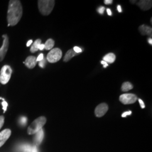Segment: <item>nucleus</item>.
Here are the masks:
<instances>
[{"instance_id": "15", "label": "nucleus", "mask_w": 152, "mask_h": 152, "mask_svg": "<svg viewBox=\"0 0 152 152\" xmlns=\"http://www.w3.org/2000/svg\"><path fill=\"white\" fill-rule=\"evenodd\" d=\"M115 60V55L113 53H109L103 57V61L106 63H113Z\"/></svg>"}, {"instance_id": "25", "label": "nucleus", "mask_w": 152, "mask_h": 152, "mask_svg": "<svg viewBox=\"0 0 152 152\" xmlns=\"http://www.w3.org/2000/svg\"><path fill=\"white\" fill-rule=\"evenodd\" d=\"M44 58V54H40L38 55L37 58H36V61H40L42 60Z\"/></svg>"}, {"instance_id": "3", "label": "nucleus", "mask_w": 152, "mask_h": 152, "mask_svg": "<svg viewBox=\"0 0 152 152\" xmlns=\"http://www.w3.org/2000/svg\"><path fill=\"white\" fill-rule=\"evenodd\" d=\"M46 118L41 116L34 120L28 128V134L29 135H33L41 130L44 125L46 123Z\"/></svg>"}, {"instance_id": "27", "label": "nucleus", "mask_w": 152, "mask_h": 152, "mask_svg": "<svg viewBox=\"0 0 152 152\" xmlns=\"http://www.w3.org/2000/svg\"><path fill=\"white\" fill-rule=\"evenodd\" d=\"M139 104H140V107H141V108L144 109L145 107V104L144 103L143 101H142L141 99H139Z\"/></svg>"}, {"instance_id": "1", "label": "nucleus", "mask_w": 152, "mask_h": 152, "mask_svg": "<svg viewBox=\"0 0 152 152\" xmlns=\"http://www.w3.org/2000/svg\"><path fill=\"white\" fill-rule=\"evenodd\" d=\"M23 15V7L20 1H9L7 11V22L9 26H15L20 21Z\"/></svg>"}, {"instance_id": "14", "label": "nucleus", "mask_w": 152, "mask_h": 152, "mask_svg": "<svg viewBox=\"0 0 152 152\" xmlns=\"http://www.w3.org/2000/svg\"><path fill=\"white\" fill-rule=\"evenodd\" d=\"M77 54H76V53L74 51L73 49H70L65 54L64 58V61L67 62V61H69L72 58H73Z\"/></svg>"}, {"instance_id": "6", "label": "nucleus", "mask_w": 152, "mask_h": 152, "mask_svg": "<svg viewBox=\"0 0 152 152\" xmlns=\"http://www.w3.org/2000/svg\"><path fill=\"white\" fill-rule=\"evenodd\" d=\"M137 99L136 95L133 94H124L120 96V102L125 105L135 103Z\"/></svg>"}, {"instance_id": "34", "label": "nucleus", "mask_w": 152, "mask_h": 152, "mask_svg": "<svg viewBox=\"0 0 152 152\" xmlns=\"http://www.w3.org/2000/svg\"><path fill=\"white\" fill-rule=\"evenodd\" d=\"M148 43L150 44L151 45H152V39L151 38H148Z\"/></svg>"}, {"instance_id": "4", "label": "nucleus", "mask_w": 152, "mask_h": 152, "mask_svg": "<svg viewBox=\"0 0 152 152\" xmlns=\"http://www.w3.org/2000/svg\"><path fill=\"white\" fill-rule=\"evenodd\" d=\"M12 74L11 67L8 65H4L0 72V82L2 85H6L9 81Z\"/></svg>"}, {"instance_id": "29", "label": "nucleus", "mask_w": 152, "mask_h": 152, "mask_svg": "<svg viewBox=\"0 0 152 152\" xmlns=\"http://www.w3.org/2000/svg\"><path fill=\"white\" fill-rule=\"evenodd\" d=\"M101 63L103 65L104 68H106V67H107L108 66V63H106L105 61H101Z\"/></svg>"}, {"instance_id": "18", "label": "nucleus", "mask_w": 152, "mask_h": 152, "mask_svg": "<svg viewBox=\"0 0 152 152\" xmlns=\"http://www.w3.org/2000/svg\"><path fill=\"white\" fill-rule=\"evenodd\" d=\"M54 41L53 39L50 38L49 39H48L46 41V42H45V44H44L45 49L47 50H50L53 49V48L54 46Z\"/></svg>"}, {"instance_id": "22", "label": "nucleus", "mask_w": 152, "mask_h": 152, "mask_svg": "<svg viewBox=\"0 0 152 152\" xmlns=\"http://www.w3.org/2000/svg\"><path fill=\"white\" fill-rule=\"evenodd\" d=\"M97 11L100 14H103L105 11V7L104 6H100L98 8Z\"/></svg>"}, {"instance_id": "16", "label": "nucleus", "mask_w": 152, "mask_h": 152, "mask_svg": "<svg viewBox=\"0 0 152 152\" xmlns=\"http://www.w3.org/2000/svg\"><path fill=\"white\" fill-rule=\"evenodd\" d=\"M41 44V40L40 39H37V40L35 41V42L33 44L32 47L31 48L30 51L31 53H34L38 50V48L39 46Z\"/></svg>"}, {"instance_id": "7", "label": "nucleus", "mask_w": 152, "mask_h": 152, "mask_svg": "<svg viewBox=\"0 0 152 152\" xmlns=\"http://www.w3.org/2000/svg\"><path fill=\"white\" fill-rule=\"evenodd\" d=\"M2 37L4 38L3 44L2 47L0 48V61L4 60V59L5 57L6 53L8 50L9 48V38L6 34H4L2 36Z\"/></svg>"}, {"instance_id": "24", "label": "nucleus", "mask_w": 152, "mask_h": 152, "mask_svg": "<svg viewBox=\"0 0 152 152\" xmlns=\"http://www.w3.org/2000/svg\"><path fill=\"white\" fill-rule=\"evenodd\" d=\"M73 50L76 53V54H78V53H81L82 52V49L79 48V47H77V46H75L73 48Z\"/></svg>"}, {"instance_id": "12", "label": "nucleus", "mask_w": 152, "mask_h": 152, "mask_svg": "<svg viewBox=\"0 0 152 152\" xmlns=\"http://www.w3.org/2000/svg\"><path fill=\"white\" fill-rule=\"evenodd\" d=\"M24 63L26 64V66L29 69H33L35 67L37 64L36 58L33 56H29L27 57Z\"/></svg>"}, {"instance_id": "11", "label": "nucleus", "mask_w": 152, "mask_h": 152, "mask_svg": "<svg viewBox=\"0 0 152 152\" xmlns=\"http://www.w3.org/2000/svg\"><path fill=\"white\" fill-rule=\"evenodd\" d=\"M44 137V132L43 129H42L41 130L38 131L37 133L35 134V135L34 136L33 139V142L34 144V145L36 147L39 145L42 141L43 140Z\"/></svg>"}, {"instance_id": "33", "label": "nucleus", "mask_w": 152, "mask_h": 152, "mask_svg": "<svg viewBox=\"0 0 152 152\" xmlns=\"http://www.w3.org/2000/svg\"><path fill=\"white\" fill-rule=\"evenodd\" d=\"M117 10L119 12H122V9H121V6L120 5H118L117 6Z\"/></svg>"}, {"instance_id": "5", "label": "nucleus", "mask_w": 152, "mask_h": 152, "mask_svg": "<svg viewBox=\"0 0 152 152\" xmlns=\"http://www.w3.org/2000/svg\"><path fill=\"white\" fill-rule=\"evenodd\" d=\"M62 56V51L59 48L52 49L47 56V60L51 63H54L60 60Z\"/></svg>"}, {"instance_id": "2", "label": "nucleus", "mask_w": 152, "mask_h": 152, "mask_svg": "<svg viewBox=\"0 0 152 152\" xmlns=\"http://www.w3.org/2000/svg\"><path fill=\"white\" fill-rule=\"evenodd\" d=\"M55 2L54 0H39L38 6L39 12L45 16L49 15L54 9Z\"/></svg>"}, {"instance_id": "21", "label": "nucleus", "mask_w": 152, "mask_h": 152, "mask_svg": "<svg viewBox=\"0 0 152 152\" xmlns=\"http://www.w3.org/2000/svg\"><path fill=\"white\" fill-rule=\"evenodd\" d=\"M46 59L44 58L42 60L40 61H39V66L41 67V68H44V67L45 66V64H46Z\"/></svg>"}, {"instance_id": "17", "label": "nucleus", "mask_w": 152, "mask_h": 152, "mask_svg": "<svg viewBox=\"0 0 152 152\" xmlns=\"http://www.w3.org/2000/svg\"><path fill=\"white\" fill-rule=\"evenodd\" d=\"M132 88H133V85H132V83H131L130 82H124L121 86L122 91L124 92L129 91L131 90H132Z\"/></svg>"}, {"instance_id": "8", "label": "nucleus", "mask_w": 152, "mask_h": 152, "mask_svg": "<svg viewBox=\"0 0 152 152\" xmlns=\"http://www.w3.org/2000/svg\"><path fill=\"white\" fill-rule=\"evenodd\" d=\"M108 110V105L105 103H102L96 107L95 109V114L98 117H102Z\"/></svg>"}, {"instance_id": "32", "label": "nucleus", "mask_w": 152, "mask_h": 152, "mask_svg": "<svg viewBox=\"0 0 152 152\" xmlns=\"http://www.w3.org/2000/svg\"><path fill=\"white\" fill-rule=\"evenodd\" d=\"M33 41L32 39H31V40H29V41H28L27 42V46L28 47V46H29L31 44H32Z\"/></svg>"}, {"instance_id": "19", "label": "nucleus", "mask_w": 152, "mask_h": 152, "mask_svg": "<svg viewBox=\"0 0 152 152\" xmlns=\"http://www.w3.org/2000/svg\"><path fill=\"white\" fill-rule=\"evenodd\" d=\"M0 99H2V100H3V102H2V108H3V110H4V112L5 113L6 111V110H7V106H8V104L6 102L4 99L1 98H0Z\"/></svg>"}, {"instance_id": "31", "label": "nucleus", "mask_w": 152, "mask_h": 152, "mask_svg": "<svg viewBox=\"0 0 152 152\" xmlns=\"http://www.w3.org/2000/svg\"><path fill=\"white\" fill-rule=\"evenodd\" d=\"M107 11L108 15H109V16H111V15H112V11H111V10H110V9H107Z\"/></svg>"}, {"instance_id": "26", "label": "nucleus", "mask_w": 152, "mask_h": 152, "mask_svg": "<svg viewBox=\"0 0 152 152\" xmlns=\"http://www.w3.org/2000/svg\"><path fill=\"white\" fill-rule=\"evenodd\" d=\"M132 113L131 111H127V112H125L123 114H122V117H126L127 115H130Z\"/></svg>"}, {"instance_id": "13", "label": "nucleus", "mask_w": 152, "mask_h": 152, "mask_svg": "<svg viewBox=\"0 0 152 152\" xmlns=\"http://www.w3.org/2000/svg\"><path fill=\"white\" fill-rule=\"evenodd\" d=\"M139 31L141 33V34L143 36L147 35L148 36H151V37L152 36V28L148 26L147 25H145V24L141 25V26H140L139 28Z\"/></svg>"}, {"instance_id": "30", "label": "nucleus", "mask_w": 152, "mask_h": 152, "mask_svg": "<svg viewBox=\"0 0 152 152\" xmlns=\"http://www.w3.org/2000/svg\"><path fill=\"white\" fill-rule=\"evenodd\" d=\"M44 49H45V45H44V44H41V45L39 46L38 50H43Z\"/></svg>"}, {"instance_id": "9", "label": "nucleus", "mask_w": 152, "mask_h": 152, "mask_svg": "<svg viewBox=\"0 0 152 152\" xmlns=\"http://www.w3.org/2000/svg\"><path fill=\"white\" fill-rule=\"evenodd\" d=\"M11 130L9 129H5L0 132V148L8 140L11 135Z\"/></svg>"}, {"instance_id": "28", "label": "nucleus", "mask_w": 152, "mask_h": 152, "mask_svg": "<svg viewBox=\"0 0 152 152\" xmlns=\"http://www.w3.org/2000/svg\"><path fill=\"white\" fill-rule=\"evenodd\" d=\"M113 3V1L112 0H105L104 1V4L106 5H109V4H112Z\"/></svg>"}, {"instance_id": "23", "label": "nucleus", "mask_w": 152, "mask_h": 152, "mask_svg": "<svg viewBox=\"0 0 152 152\" xmlns=\"http://www.w3.org/2000/svg\"><path fill=\"white\" fill-rule=\"evenodd\" d=\"M4 121H5L4 117L3 115L0 116V129L2 128V127L4 124Z\"/></svg>"}, {"instance_id": "10", "label": "nucleus", "mask_w": 152, "mask_h": 152, "mask_svg": "<svg viewBox=\"0 0 152 152\" xmlns=\"http://www.w3.org/2000/svg\"><path fill=\"white\" fill-rule=\"evenodd\" d=\"M137 5L142 10L146 11L152 8V1L151 0H141L137 3Z\"/></svg>"}, {"instance_id": "20", "label": "nucleus", "mask_w": 152, "mask_h": 152, "mask_svg": "<svg viewBox=\"0 0 152 152\" xmlns=\"http://www.w3.org/2000/svg\"><path fill=\"white\" fill-rule=\"evenodd\" d=\"M27 122V118L26 117H22L20 119V123L22 125L25 126Z\"/></svg>"}]
</instances>
